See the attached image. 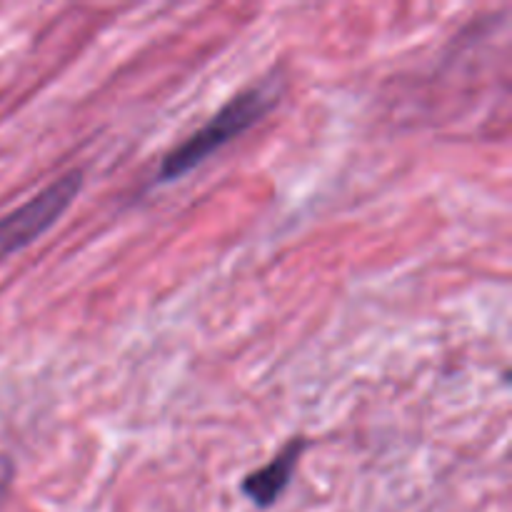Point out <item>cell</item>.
Instances as JSON below:
<instances>
[{"instance_id": "obj_3", "label": "cell", "mask_w": 512, "mask_h": 512, "mask_svg": "<svg viewBox=\"0 0 512 512\" xmlns=\"http://www.w3.org/2000/svg\"><path fill=\"white\" fill-rule=\"evenodd\" d=\"M310 448V440L293 438L268 465H263L255 473H248L240 483V493L260 510L273 508L280 500V495L288 490L290 480H293L295 468L300 463V455Z\"/></svg>"}, {"instance_id": "obj_1", "label": "cell", "mask_w": 512, "mask_h": 512, "mask_svg": "<svg viewBox=\"0 0 512 512\" xmlns=\"http://www.w3.org/2000/svg\"><path fill=\"white\" fill-rule=\"evenodd\" d=\"M280 95H283V78L278 73L265 75L263 80L233 95L203 128L195 130L165 155L158 168V183H173L203 165L223 145L258 125L278 105Z\"/></svg>"}, {"instance_id": "obj_4", "label": "cell", "mask_w": 512, "mask_h": 512, "mask_svg": "<svg viewBox=\"0 0 512 512\" xmlns=\"http://www.w3.org/2000/svg\"><path fill=\"white\" fill-rule=\"evenodd\" d=\"M10 478H13V465L5 458H0V493L10 485Z\"/></svg>"}, {"instance_id": "obj_2", "label": "cell", "mask_w": 512, "mask_h": 512, "mask_svg": "<svg viewBox=\"0 0 512 512\" xmlns=\"http://www.w3.org/2000/svg\"><path fill=\"white\" fill-rule=\"evenodd\" d=\"M83 190V170H68L55 183L40 190L35 198L0 218V263L58 223L60 215L73 205Z\"/></svg>"}]
</instances>
